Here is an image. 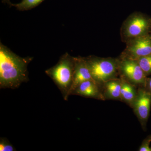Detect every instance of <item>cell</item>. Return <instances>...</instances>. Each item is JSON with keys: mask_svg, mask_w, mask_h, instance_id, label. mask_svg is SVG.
Instances as JSON below:
<instances>
[{"mask_svg": "<svg viewBox=\"0 0 151 151\" xmlns=\"http://www.w3.org/2000/svg\"><path fill=\"white\" fill-rule=\"evenodd\" d=\"M16 151L13 146L9 142L7 139L1 138L0 139V151Z\"/></svg>", "mask_w": 151, "mask_h": 151, "instance_id": "5bb4252c", "label": "cell"}, {"mask_svg": "<svg viewBox=\"0 0 151 151\" xmlns=\"http://www.w3.org/2000/svg\"><path fill=\"white\" fill-rule=\"evenodd\" d=\"M122 86V83L116 80L107 81L105 85L106 96L110 99H121Z\"/></svg>", "mask_w": 151, "mask_h": 151, "instance_id": "30bf717a", "label": "cell"}, {"mask_svg": "<svg viewBox=\"0 0 151 151\" xmlns=\"http://www.w3.org/2000/svg\"><path fill=\"white\" fill-rule=\"evenodd\" d=\"M122 71L125 76L133 83L144 84L146 83V74L137 61L125 60L122 64Z\"/></svg>", "mask_w": 151, "mask_h": 151, "instance_id": "5b68a950", "label": "cell"}, {"mask_svg": "<svg viewBox=\"0 0 151 151\" xmlns=\"http://www.w3.org/2000/svg\"><path fill=\"white\" fill-rule=\"evenodd\" d=\"M137 61L146 75L151 73V55L138 58Z\"/></svg>", "mask_w": 151, "mask_h": 151, "instance_id": "4fadbf2b", "label": "cell"}, {"mask_svg": "<svg viewBox=\"0 0 151 151\" xmlns=\"http://www.w3.org/2000/svg\"><path fill=\"white\" fill-rule=\"evenodd\" d=\"M134 87L128 83H122L121 99L130 104H133L137 94Z\"/></svg>", "mask_w": 151, "mask_h": 151, "instance_id": "7c38bea8", "label": "cell"}, {"mask_svg": "<svg viewBox=\"0 0 151 151\" xmlns=\"http://www.w3.org/2000/svg\"><path fill=\"white\" fill-rule=\"evenodd\" d=\"M71 95L96 99L102 98L98 84L94 80H87L82 82L73 90Z\"/></svg>", "mask_w": 151, "mask_h": 151, "instance_id": "9c48e42d", "label": "cell"}, {"mask_svg": "<svg viewBox=\"0 0 151 151\" xmlns=\"http://www.w3.org/2000/svg\"><path fill=\"white\" fill-rule=\"evenodd\" d=\"M32 57H21L0 43V88L15 89L29 81L27 66Z\"/></svg>", "mask_w": 151, "mask_h": 151, "instance_id": "6da1fadb", "label": "cell"}, {"mask_svg": "<svg viewBox=\"0 0 151 151\" xmlns=\"http://www.w3.org/2000/svg\"><path fill=\"white\" fill-rule=\"evenodd\" d=\"M45 0H22L19 4H14L9 0H2L3 3L8 4L10 6L15 7L19 11L29 10L39 5Z\"/></svg>", "mask_w": 151, "mask_h": 151, "instance_id": "8fae6325", "label": "cell"}, {"mask_svg": "<svg viewBox=\"0 0 151 151\" xmlns=\"http://www.w3.org/2000/svg\"><path fill=\"white\" fill-rule=\"evenodd\" d=\"M151 142V135L147 137L143 141L142 145L139 148L140 151H151L150 144Z\"/></svg>", "mask_w": 151, "mask_h": 151, "instance_id": "9a60e30c", "label": "cell"}, {"mask_svg": "<svg viewBox=\"0 0 151 151\" xmlns=\"http://www.w3.org/2000/svg\"><path fill=\"white\" fill-rule=\"evenodd\" d=\"M86 60L92 78L98 84L109 81L116 73V64L112 60L92 58Z\"/></svg>", "mask_w": 151, "mask_h": 151, "instance_id": "3957f363", "label": "cell"}, {"mask_svg": "<svg viewBox=\"0 0 151 151\" xmlns=\"http://www.w3.org/2000/svg\"><path fill=\"white\" fill-rule=\"evenodd\" d=\"M75 62L76 58L65 53L60 57L56 65L45 71L59 89L65 100H67L69 96L73 83Z\"/></svg>", "mask_w": 151, "mask_h": 151, "instance_id": "7a4b0ae2", "label": "cell"}, {"mask_svg": "<svg viewBox=\"0 0 151 151\" xmlns=\"http://www.w3.org/2000/svg\"><path fill=\"white\" fill-rule=\"evenodd\" d=\"M149 27V22L147 19L141 16H135L127 22L126 34L130 37H140L145 33Z\"/></svg>", "mask_w": 151, "mask_h": 151, "instance_id": "52a82bcc", "label": "cell"}, {"mask_svg": "<svg viewBox=\"0 0 151 151\" xmlns=\"http://www.w3.org/2000/svg\"><path fill=\"white\" fill-rule=\"evenodd\" d=\"M133 56L137 58L151 55V38L142 36L134 41L129 48Z\"/></svg>", "mask_w": 151, "mask_h": 151, "instance_id": "ba28073f", "label": "cell"}, {"mask_svg": "<svg viewBox=\"0 0 151 151\" xmlns=\"http://www.w3.org/2000/svg\"><path fill=\"white\" fill-rule=\"evenodd\" d=\"M133 104L135 113L142 126L145 127L150 111L151 92L147 90H140Z\"/></svg>", "mask_w": 151, "mask_h": 151, "instance_id": "277c9868", "label": "cell"}, {"mask_svg": "<svg viewBox=\"0 0 151 151\" xmlns=\"http://www.w3.org/2000/svg\"><path fill=\"white\" fill-rule=\"evenodd\" d=\"M148 91L150 92L151 93V78H150V80L148 82Z\"/></svg>", "mask_w": 151, "mask_h": 151, "instance_id": "2e32d148", "label": "cell"}, {"mask_svg": "<svg viewBox=\"0 0 151 151\" xmlns=\"http://www.w3.org/2000/svg\"><path fill=\"white\" fill-rule=\"evenodd\" d=\"M87 80H94L87 65L86 59L76 58L73 83L70 89L69 96L71 95L73 90L79 84Z\"/></svg>", "mask_w": 151, "mask_h": 151, "instance_id": "8992f818", "label": "cell"}]
</instances>
